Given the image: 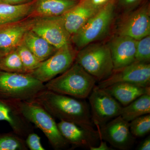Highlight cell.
<instances>
[{
  "label": "cell",
  "mask_w": 150,
  "mask_h": 150,
  "mask_svg": "<svg viewBox=\"0 0 150 150\" xmlns=\"http://www.w3.org/2000/svg\"><path fill=\"white\" fill-rule=\"evenodd\" d=\"M0 70L8 72L28 74L16 49L0 59Z\"/></svg>",
  "instance_id": "23"
},
{
  "label": "cell",
  "mask_w": 150,
  "mask_h": 150,
  "mask_svg": "<svg viewBox=\"0 0 150 150\" xmlns=\"http://www.w3.org/2000/svg\"><path fill=\"white\" fill-rule=\"evenodd\" d=\"M25 143L28 149L30 150H45L40 142V138L34 132L28 135L25 139Z\"/></svg>",
  "instance_id": "28"
},
{
  "label": "cell",
  "mask_w": 150,
  "mask_h": 150,
  "mask_svg": "<svg viewBox=\"0 0 150 150\" xmlns=\"http://www.w3.org/2000/svg\"><path fill=\"white\" fill-rule=\"evenodd\" d=\"M77 52L71 43L66 44L28 74L43 83L47 82L68 69L74 63Z\"/></svg>",
  "instance_id": "7"
},
{
  "label": "cell",
  "mask_w": 150,
  "mask_h": 150,
  "mask_svg": "<svg viewBox=\"0 0 150 150\" xmlns=\"http://www.w3.org/2000/svg\"><path fill=\"white\" fill-rule=\"evenodd\" d=\"M100 140V143L99 146L97 147L95 146H91L90 147L89 149L91 150H111L109 146H108L106 142H103L101 138H99Z\"/></svg>",
  "instance_id": "30"
},
{
  "label": "cell",
  "mask_w": 150,
  "mask_h": 150,
  "mask_svg": "<svg viewBox=\"0 0 150 150\" xmlns=\"http://www.w3.org/2000/svg\"><path fill=\"white\" fill-rule=\"evenodd\" d=\"M118 83L132 84L140 86L150 87V64L134 62L131 64L116 70H113L107 79L99 82L100 88Z\"/></svg>",
  "instance_id": "10"
},
{
  "label": "cell",
  "mask_w": 150,
  "mask_h": 150,
  "mask_svg": "<svg viewBox=\"0 0 150 150\" xmlns=\"http://www.w3.org/2000/svg\"><path fill=\"white\" fill-rule=\"evenodd\" d=\"M29 101L39 105L54 118L74 123L98 137L97 131L94 128L89 107L86 103L46 89Z\"/></svg>",
  "instance_id": "1"
},
{
  "label": "cell",
  "mask_w": 150,
  "mask_h": 150,
  "mask_svg": "<svg viewBox=\"0 0 150 150\" xmlns=\"http://www.w3.org/2000/svg\"><path fill=\"white\" fill-rule=\"evenodd\" d=\"M150 93L139 97L130 104L123 107L121 116L126 121L130 122L142 115L150 114Z\"/></svg>",
  "instance_id": "22"
},
{
  "label": "cell",
  "mask_w": 150,
  "mask_h": 150,
  "mask_svg": "<svg viewBox=\"0 0 150 150\" xmlns=\"http://www.w3.org/2000/svg\"><path fill=\"white\" fill-rule=\"evenodd\" d=\"M137 40L129 36L118 35L112 38L110 48L114 70L121 69L135 61Z\"/></svg>",
  "instance_id": "14"
},
{
  "label": "cell",
  "mask_w": 150,
  "mask_h": 150,
  "mask_svg": "<svg viewBox=\"0 0 150 150\" xmlns=\"http://www.w3.org/2000/svg\"><path fill=\"white\" fill-rule=\"evenodd\" d=\"M96 129L99 138L118 149L129 150L135 142V137L130 131L129 122L120 115L100 128L96 127Z\"/></svg>",
  "instance_id": "11"
},
{
  "label": "cell",
  "mask_w": 150,
  "mask_h": 150,
  "mask_svg": "<svg viewBox=\"0 0 150 150\" xmlns=\"http://www.w3.org/2000/svg\"><path fill=\"white\" fill-rule=\"evenodd\" d=\"M32 23V18L28 17L0 26L1 55L4 56L16 49L22 42L25 34L31 28Z\"/></svg>",
  "instance_id": "13"
},
{
  "label": "cell",
  "mask_w": 150,
  "mask_h": 150,
  "mask_svg": "<svg viewBox=\"0 0 150 150\" xmlns=\"http://www.w3.org/2000/svg\"><path fill=\"white\" fill-rule=\"evenodd\" d=\"M75 62L98 82L108 78L114 70L110 48L103 43H93L82 48Z\"/></svg>",
  "instance_id": "5"
},
{
  "label": "cell",
  "mask_w": 150,
  "mask_h": 150,
  "mask_svg": "<svg viewBox=\"0 0 150 150\" xmlns=\"http://www.w3.org/2000/svg\"><path fill=\"white\" fill-rule=\"evenodd\" d=\"M80 0H34L29 17L61 16L69 11Z\"/></svg>",
  "instance_id": "18"
},
{
  "label": "cell",
  "mask_w": 150,
  "mask_h": 150,
  "mask_svg": "<svg viewBox=\"0 0 150 150\" xmlns=\"http://www.w3.org/2000/svg\"><path fill=\"white\" fill-rule=\"evenodd\" d=\"M57 126L62 136L74 148L89 149L91 146H95L96 139L99 138L90 131L72 122L60 120Z\"/></svg>",
  "instance_id": "17"
},
{
  "label": "cell",
  "mask_w": 150,
  "mask_h": 150,
  "mask_svg": "<svg viewBox=\"0 0 150 150\" xmlns=\"http://www.w3.org/2000/svg\"><path fill=\"white\" fill-rule=\"evenodd\" d=\"M25 139L15 133L0 134V150H28Z\"/></svg>",
  "instance_id": "24"
},
{
  "label": "cell",
  "mask_w": 150,
  "mask_h": 150,
  "mask_svg": "<svg viewBox=\"0 0 150 150\" xmlns=\"http://www.w3.org/2000/svg\"><path fill=\"white\" fill-rule=\"evenodd\" d=\"M144 1V0H117L118 4L121 6L127 9L135 7Z\"/></svg>",
  "instance_id": "29"
},
{
  "label": "cell",
  "mask_w": 150,
  "mask_h": 150,
  "mask_svg": "<svg viewBox=\"0 0 150 150\" xmlns=\"http://www.w3.org/2000/svg\"><path fill=\"white\" fill-rule=\"evenodd\" d=\"M32 0H0V2L11 5H20L31 1Z\"/></svg>",
  "instance_id": "31"
},
{
  "label": "cell",
  "mask_w": 150,
  "mask_h": 150,
  "mask_svg": "<svg viewBox=\"0 0 150 150\" xmlns=\"http://www.w3.org/2000/svg\"><path fill=\"white\" fill-rule=\"evenodd\" d=\"M100 7L94 5L91 0H80L77 4L62 16L65 28L71 36L77 32Z\"/></svg>",
  "instance_id": "15"
},
{
  "label": "cell",
  "mask_w": 150,
  "mask_h": 150,
  "mask_svg": "<svg viewBox=\"0 0 150 150\" xmlns=\"http://www.w3.org/2000/svg\"><path fill=\"white\" fill-rule=\"evenodd\" d=\"M115 3V0H109L77 32L71 36V41L75 46L81 49L105 35L112 23Z\"/></svg>",
  "instance_id": "6"
},
{
  "label": "cell",
  "mask_w": 150,
  "mask_h": 150,
  "mask_svg": "<svg viewBox=\"0 0 150 150\" xmlns=\"http://www.w3.org/2000/svg\"><path fill=\"white\" fill-rule=\"evenodd\" d=\"M97 81L76 62L64 72L46 83V89L79 99L88 97Z\"/></svg>",
  "instance_id": "2"
},
{
  "label": "cell",
  "mask_w": 150,
  "mask_h": 150,
  "mask_svg": "<svg viewBox=\"0 0 150 150\" xmlns=\"http://www.w3.org/2000/svg\"><path fill=\"white\" fill-rule=\"evenodd\" d=\"M46 89L44 83L29 74L0 70V99L30 101Z\"/></svg>",
  "instance_id": "3"
},
{
  "label": "cell",
  "mask_w": 150,
  "mask_h": 150,
  "mask_svg": "<svg viewBox=\"0 0 150 150\" xmlns=\"http://www.w3.org/2000/svg\"><path fill=\"white\" fill-rule=\"evenodd\" d=\"M92 2L95 5L98 7H101L106 4L109 0H91Z\"/></svg>",
  "instance_id": "33"
},
{
  "label": "cell",
  "mask_w": 150,
  "mask_h": 150,
  "mask_svg": "<svg viewBox=\"0 0 150 150\" xmlns=\"http://www.w3.org/2000/svg\"><path fill=\"white\" fill-rule=\"evenodd\" d=\"M138 150H150V138L148 137L147 139L144 140L140 145L138 148Z\"/></svg>",
  "instance_id": "32"
},
{
  "label": "cell",
  "mask_w": 150,
  "mask_h": 150,
  "mask_svg": "<svg viewBox=\"0 0 150 150\" xmlns=\"http://www.w3.org/2000/svg\"><path fill=\"white\" fill-rule=\"evenodd\" d=\"M3 57V56H2V55H1V54H0V59H1V58H2Z\"/></svg>",
  "instance_id": "34"
},
{
  "label": "cell",
  "mask_w": 150,
  "mask_h": 150,
  "mask_svg": "<svg viewBox=\"0 0 150 150\" xmlns=\"http://www.w3.org/2000/svg\"><path fill=\"white\" fill-rule=\"evenodd\" d=\"M23 43L42 62L48 59L57 49L31 30L25 34Z\"/></svg>",
  "instance_id": "20"
},
{
  "label": "cell",
  "mask_w": 150,
  "mask_h": 150,
  "mask_svg": "<svg viewBox=\"0 0 150 150\" xmlns=\"http://www.w3.org/2000/svg\"><path fill=\"white\" fill-rule=\"evenodd\" d=\"M16 51L28 74L37 69L41 64V62L23 42L16 48Z\"/></svg>",
  "instance_id": "25"
},
{
  "label": "cell",
  "mask_w": 150,
  "mask_h": 150,
  "mask_svg": "<svg viewBox=\"0 0 150 150\" xmlns=\"http://www.w3.org/2000/svg\"><path fill=\"white\" fill-rule=\"evenodd\" d=\"M135 62L149 64L150 62V35L137 40Z\"/></svg>",
  "instance_id": "27"
},
{
  "label": "cell",
  "mask_w": 150,
  "mask_h": 150,
  "mask_svg": "<svg viewBox=\"0 0 150 150\" xmlns=\"http://www.w3.org/2000/svg\"><path fill=\"white\" fill-rule=\"evenodd\" d=\"M0 121L8 122L13 131L25 139L34 132L32 123L23 117L14 101L0 99Z\"/></svg>",
  "instance_id": "16"
},
{
  "label": "cell",
  "mask_w": 150,
  "mask_h": 150,
  "mask_svg": "<svg viewBox=\"0 0 150 150\" xmlns=\"http://www.w3.org/2000/svg\"><path fill=\"white\" fill-rule=\"evenodd\" d=\"M88 96L91 120L96 127L100 128L121 115L123 107L105 89L96 85Z\"/></svg>",
  "instance_id": "8"
},
{
  "label": "cell",
  "mask_w": 150,
  "mask_h": 150,
  "mask_svg": "<svg viewBox=\"0 0 150 150\" xmlns=\"http://www.w3.org/2000/svg\"><path fill=\"white\" fill-rule=\"evenodd\" d=\"M150 6L144 4L133 11L120 24L118 35L129 36L136 40L150 35Z\"/></svg>",
  "instance_id": "12"
},
{
  "label": "cell",
  "mask_w": 150,
  "mask_h": 150,
  "mask_svg": "<svg viewBox=\"0 0 150 150\" xmlns=\"http://www.w3.org/2000/svg\"><path fill=\"white\" fill-rule=\"evenodd\" d=\"M14 102L23 117L43 132L54 149L68 147L69 144L60 133L54 117L47 110L32 101Z\"/></svg>",
  "instance_id": "4"
},
{
  "label": "cell",
  "mask_w": 150,
  "mask_h": 150,
  "mask_svg": "<svg viewBox=\"0 0 150 150\" xmlns=\"http://www.w3.org/2000/svg\"><path fill=\"white\" fill-rule=\"evenodd\" d=\"M103 89L123 106L143 95L150 93V87H144L128 83L114 84Z\"/></svg>",
  "instance_id": "19"
},
{
  "label": "cell",
  "mask_w": 150,
  "mask_h": 150,
  "mask_svg": "<svg viewBox=\"0 0 150 150\" xmlns=\"http://www.w3.org/2000/svg\"><path fill=\"white\" fill-rule=\"evenodd\" d=\"M129 128L134 137H144L149 133L150 114L142 115L129 122Z\"/></svg>",
  "instance_id": "26"
},
{
  "label": "cell",
  "mask_w": 150,
  "mask_h": 150,
  "mask_svg": "<svg viewBox=\"0 0 150 150\" xmlns=\"http://www.w3.org/2000/svg\"><path fill=\"white\" fill-rule=\"evenodd\" d=\"M34 0L20 5H11L0 2V26L16 22L29 17Z\"/></svg>",
  "instance_id": "21"
},
{
  "label": "cell",
  "mask_w": 150,
  "mask_h": 150,
  "mask_svg": "<svg viewBox=\"0 0 150 150\" xmlns=\"http://www.w3.org/2000/svg\"><path fill=\"white\" fill-rule=\"evenodd\" d=\"M32 18L30 30L56 49L71 43V35L65 28L62 16Z\"/></svg>",
  "instance_id": "9"
}]
</instances>
